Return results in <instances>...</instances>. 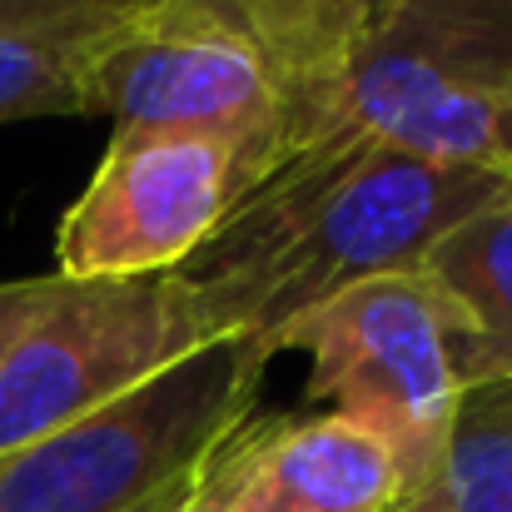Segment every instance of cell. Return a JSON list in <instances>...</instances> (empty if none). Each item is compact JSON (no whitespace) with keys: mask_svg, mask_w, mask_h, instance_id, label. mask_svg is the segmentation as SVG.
<instances>
[{"mask_svg":"<svg viewBox=\"0 0 512 512\" xmlns=\"http://www.w3.org/2000/svg\"><path fill=\"white\" fill-rule=\"evenodd\" d=\"M289 348L309 353L304 403L378 438L408 498L423 493L463 408L448 319L423 269H398L329 299L284 334L279 353Z\"/></svg>","mask_w":512,"mask_h":512,"instance_id":"5","label":"cell"},{"mask_svg":"<svg viewBox=\"0 0 512 512\" xmlns=\"http://www.w3.org/2000/svg\"><path fill=\"white\" fill-rule=\"evenodd\" d=\"M85 110L115 130H184L239 150L244 189L284 160L289 90L269 55L234 25L189 5H145L75 60Z\"/></svg>","mask_w":512,"mask_h":512,"instance_id":"6","label":"cell"},{"mask_svg":"<svg viewBox=\"0 0 512 512\" xmlns=\"http://www.w3.org/2000/svg\"><path fill=\"white\" fill-rule=\"evenodd\" d=\"M150 5H189L244 30L289 90V125L299 105L343 65L378 0H150ZM289 145V135H284Z\"/></svg>","mask_w":512,"mask_h":512,"instance_id":"10","label":"cell"},{"mask_svg":"<svg viewBox=\"0 0 512 512\" xmlns=\"http://www.w3.org/2000/svg\"><path fill=\"white\" fill-rule=\"evenodd\" d=\"M150 0H0V40L80 60L90 45L130 25Z\"/></svg>","mask_w":512,"mask_h":512,"instance_id":"12","label":"cell"},{"mask_svg":"<svg viewBox=\"0 0 512 512\" xmlns=\"http://www.w3.org/2000/svg\"><path fill=\"white\" fill-rule=\"evenodd\" d=\"M319 145L512 170V0H378L343 65L299 105L284 160Z\"/></svg>","mask_w":512,"mask_h":512,"instance_id":"2","label":"cell"},{"mask_svg":"<svg viewBox=\"0 0 512 512\" xmlns=\"http://www.w3.org/2000/svg\"><path fill=\"white\" fill-rule=\"evenodd\" d=\"M398 512H512V383L463 393L438 473Z\"/></svg>","mask_w":512,"mask_h":512,"instance_id":"11","label":"cell"},{"mask_svg":"<svg viewBox=\"0 0 512 512\" xmlns=\"http://www.w3.org/2000/svg\"><path fill=\"white\" fill-rule=\"evenodd\" d=\"M269 353L204 343L130 398L0 458V512H179L219 443L254 418Z\"/></svg>","mask_w":512,"mask_h":512,"instance_id":"3","label":"cell"},{"mask_svg":"<svg viewBox=\"0 0 512 512\" xmlns=\"http://www.w3.org/2000/svg\"><path fill=\"white\" fill-rule=\"evenodd\" d=\"M418 269L448 319L458 388L512 383V194L438 239Z\"/></svg>","mask_w":512,"mask_h":512,"instance_id":"9","label":"cell"},{"mask_svg":"<svg viewBox=\"0 0 512 512\" xmlns=\"http://www.w3.org/2000/svg\"><path fill=\"white\" fill-rule=\"evenodd\" d=\"M403 503L398 463L348 418L254 413L219 443L184 512H398Z\"/></svg>","mask_w":512,"mask_h":512,"instance_id":"8","label":"cell"},{"mask_svg":"<svg viewBox=\"0 0 512 512\" xmlns=\"http://www.w3.org/2000/svg\"><path fill=\"white\" fill-rule=\"evenodd\" d=\"M204 343L174 274L0 284V458L95 418Z\"/></svg>","mask_w":512,"mask_h":512,"instance_id":"4","label":"cell"},{"mask_svg":"<svg viewBox=\"0 0 512 512\" xmlns=\"http://www.w3.org/2000/svg\"><path fill=\"white\" fill-rule=\"evenodd\" d=\"M512 194V170L418 160L388 145H319L254 184L174 269L204 339L284 334L348 289L418 269L438 239Z\"/></svg>","mask_w":512,"mask_h":512,"instance_id":"1","label":"cell"},{"mask_svg":"<svg viewBox=\"0 0 512 512\" xmlns=\"http://www.w3.org/2000/svg\"><path fill=\"white\" fill-rule=\"evenodd\" d=\"M50 115H90L75 60L0 40V125L50 120Z\"/></svg>","mask_w":512,"mask_h":512,"instance_id":"13","label":"cell"},{"mask_svg":"<svg viewBox=\"0 0 512 512\" xmlns=\"http://www.w3.org/2000/svg\"><path fill=\"white\" fill-rule=\"evenodd\" d=\"M239 150L184 130H115L90 184L60 214L55 274L145 279L194 259L239 204Z\"/></svg>","mask_w":512,"mask_h":512,"instance_id":"7","label":"cell"}]
</instances>
